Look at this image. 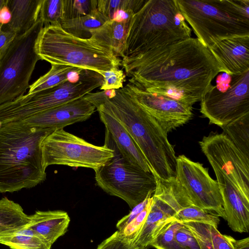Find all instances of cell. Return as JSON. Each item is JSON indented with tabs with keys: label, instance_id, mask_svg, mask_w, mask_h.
Wrapping results in <instances>:
<instances>
[{
	"label": "cell",
	"instance_id": "obj_1",
	"mask_svg": "<svg viewBox=\"0 0 249 249\" xmlns=\"http://www.w3.org/2000/svg\"><path fill=\"white\" fill-rule=\"evenodd\" d=\"M129 82L146 91L177 89L200 101L213 80L226 70L197 38L177 41L136 55L121 65Z\"/></svg>",
	"mask_w": 249,
	"mask_h": 249
},
{
	"label": "cell",
	"instance_id": "obj_2",
	"mask_svg": "<svg viewBox=\"0 0 249 249\" xmlns=\"http://www.w3.org/2000/svg\"><path fill=\"white\" fill-rule=\"evenodd\" d=\"M118 120L135 142L156 178L168 180L176 176L177 157L167 133L136 101L128 87L96 107Z\"/></svg>",
	"mask_w": 249,
	"mask_h": 249
},
{
	"label": "cell",
	"instance_id": "obj_3",
	"mask_svg": "<svg viewBox=\"0 0 249 249\" xmlns=\"http://www.w3.org/2000/svg\"><path fill=\"white\" fill-rule=\"evenodd\" d=\"M55 129L22 121L0 125V193L31 188L46 179L42 144Z\"/></svg>",
	"mask_w": 249,
	"mask_h": 249
},
{
	"label": "cell",
	"instance_id": "obj_4",
	"mask_svg": "<svg viewBox=\"0 0 249 249\" xmlns=\"http://www.w3.org/2000/svg\"><path fill=\"white\" fill-rule=\"evenodd\" d=\"M177 0H148L134 14L122 52V58L191 37Z\"/></svg>",
	"mask_w": 249,
	"mask_h": 249
},
{
	"label": "cell",
	"instance_id": "obj_5",
	"mask_svg": "<svg viewBox=\"0 0 249 249\" xmlns=\"http://www.w3.org/2000/svg\"><path fill=\"white\" fill-rule=\"evenodd\" d=\"M36 52L51 65H67L99 73L118 69L122 60L104 41L91 36L83 38L67 32L60 23L44 26L38 36Z\"/></svg>",
	"mask_w": 249,
	"mask_h": 249
},
{
	"label": "cell",
	"instance_id": "obj_6",
	"mask_svg": "<svg viewBox=\"0 0 249 249\" xmlns=\"http://www.w3.org/2000/svg\"><path fill=\"white\" fill-rule=\"evenodd\" d=\"M185 21L206 47L249 36V0H177Z\"/></svg>",
	"mask_w": 249,
	"mask_h": 249
},
{
	"label": "cell",
	"instance_id": "obj_7",
	"mask_svg": "<svg viewBox=\"0 0 249 249\" xmlns=\"http://www.w3.org/2000/svg\"><path fill=\"white\" fill-rule=\"evenodd\" d=\"M98 72L83 70L76 82L68 80L54 88L24 94L0 105V125L24 120L38 113L81 98L103 84Z\"/></svg>",
	"mask_w": 249,
	"mask_h": 249
},
{
	"label": "cell",
	"instance_id": "obj_8",
	"mask_svg": "<svg viewBox=\"0 0 249 249\" xmlns=\"http://www.w3.org/2000/svg\"><path fill=\"white\" fill-rule=\"evenodd\" d=\"M44 25L39 18L26 32L16 36L0 54V105L22 95L37 61L36 42Z\"/></svg>",
	"mask_w": 249,
	"mask_h": 249
},
{
	"label": "cell",
	"instance_id": "obj_9",
	"mask_svg": "<svg viewBox=\"0 0 249 249\" xmlns=\"http://www.w3.org/2000/svg\"><path fill=\"white\" fill-rule=\"evenodd\" d=\"M114 151V156L104 165L94 170L97 185L109 195L124 200L132 209L153 194L156 178L125 159L106 133L105 142Z\"/></svg>",
	"mask_w": 249,
	"mask_h": 249
},
{
	"label": "cell",
	"instance_id": "obj_10",
	"mask_svg": "<svg viewBox=\"0 0 249 249\" xmlns=\"http://www.w3.org/2000/svg\"><path fill=\"white\" fill-rule=\"evenodd\" d=\"M43 163L93 169L104 165L114 156V151L106 144L97 146L68 132L56 129L42 144Z\"/></svg>",
	"mask_w": 249,
	"mask_h": 249
},
{
	"label": "cell",
	"instance_id": "obj_11",
	"mask_svg": "<svg viewBox=\"0 0 249 249\" xmlns=\"http://www.w3.org/2000/svg\"><path fill=\"white\" fill-rule=\"evenodd\" d=\"M200 101L202 115L221 127L249 114V70L231 75L230 87L224 92L212 85Z\"/></svg>",
	"mask_w": 249,
	"mask_h": 249
},
{
	"label": "cell",
	"instance_id": "obj_12",
	"mask_svg": "<svg viewBox=\"0 0 249 249\" xmlns=\"http://www.w3.org/2000/svg\"><path fill=\"white\" fill-rule=\"evenodd\" d=\"M176 179L191 206L225 219L222 197L216 180L207 168L183 155L177 157Z\"/></svg>",
	"mask_w": 249,
	"mask_h": 249
},
{
	"label": "cell",
	"instance_id": "obj_13",
	"mask_svg": "<svg viewBox=\"0 0 249 249\" xmlns=\"http://www.w3.org/2000/svg\"><path fill=\"white\" fill-rule=\"evenodd\" d=\"M199 144L208 160L217 164L249 198V159L223 133L212 132Z\"/></svg>",
	"mask_w": 249,
	"mask_h": 249
},
{
	"label": "cell",
	"instance_id": "obj_14",
	"mask_svg": "<svg viewBox=\"0 0 249 249\" xmlns=\"http://www.w3.org/2000/svg\"><path fill=\"white\" fill-rule=\"evenodd\" d=\"M126 86L139 104L167 133L184 125L193 117L191 105L148 92L129 82Z\"/></svg>",
	"mask_w": 249,
	"mask_h": 249
},
{
	"label": "cell",
	"instance_id": "obj_15",
	"mask_svg": "<svg viewBox=\"0 0 249 249\" xmlns=\"http://www.w3.org/2000/svg\"><path fill=\"white\" fill-rule=\"evenodd\" d=\"M84 97L20 121L31 126L64 129L68 125L86 121L94 113L96 107Z\"/></svg>",
	"mask_w": 249,
	"mask_h": 249
},
{
	"label": "cell",
	"instance_id": "obj_16",
	"mask_svg": "<svg viewBox=\"0 0 249 249\" xmlns=\"http://www.w3.org/2000/svg\"><path fill=\"white\" fill-rule=\"evenodd\" d=\"M209 49L227 73L238 74L249 70V36L223 39Z\"/></svg>",
	"mask_w": 249,
	"mask_h": 249
},
{
	"label": "cell",
	"instance_id": "obj_17",
	"mask_svg": "<svg viewBox=\"0 0 249 249\" xmlns=\"http://www.w3.org/2000/svg\"><path fill=\"white\" fill-rule=\"evenodd\" d=\"M144 226L132 246L136 249H146L151 242L173 222L175 212L171 206L157 191Z\"/></svg>",
	"mask_w": 249,
	"mask_h": 249
},
{
	"label": "cell",
	"instance_id": "obj_18",
	"mask_svg": "<svg viewBox=\"0 0 249 249\" xmlns=\"http://www.w3.org/2000/svg\"><path fill=\"white\" fill-rule=\"evenodd\" d=\"M223 201L225 220L234 231H249V198L233 183L223 182L218 185Z\"/></svg>",
	"mask_w": 249,
	"mask_h": 249
},
{
	"label": "cell",
	"instance_id": "obj_19",
	"mask_svg": "<svg viewBox=\"0 0 249 249\" xmlns=\"http://www.w3.org/2000/svg\"><path fill=\"white\" fill-rule=\"evenodd\" d=\"M97 111L105 126L106 133L113 141L120 154L132 164L152 173L142 153L121 124L107 113L100 109Z\"/></svg>",
	"mask_w": 249,
	"mask_h": 249
},
{
	"label": "cell",
	"instance_id": "obj_20",
	"mask_svg": "<svg viewBox=\"0 0 249 249\" xmlns=\"http://www.w3.org/2000/svg\"><path fill=\"white\" fill-rule=\"evenodd\" d=\"M30 218L27 226L52 246L66 233L71 220L68 213L61 210L36 211Z\"/></svg>",
	"mask_w": 249,
	"mask_h": 249
},
{
	"label": "cell",
	"instance_id": "obj_21",
	"mask_svg": "<svg viewBox=\"0 0 249 249\" xmlns=\"http://www.w3.org/2000/svg\"><path fill=\"white\" fill-rule=\"evenodd\" d=\"M42 0H7L11 13L10 22L3 28L22 34L30 29L39 18Z\"/></svg>",
	"mask_w": 249,
	"mask_h": 249
},
{
	"label": "cell",
	"instance_id": "obj_22",
	"mask_svg": "<svg viewBox=\"0 0 249 249\" xmlns=\"http://www.w3.org/2000/svg\"><path fill=\"white\" fill-rule=\"evenodd\" d=\"M153 194H149L142 202L135 206L119 220L116 228L119 236L133 245L140 233L151 210Z\"/></svg>",
	"mask_w": 249,
	"mask_h": 249
},
{
	"label": "cell",
	"instance_id": "obj_23",
	"mask_svg": "<svg viewBox=\"0 0 249 249\" xmlns=\"http://www.w3.org/2000/svg\"><path fill=\"white\" fill-rule=\"evenodd\" d=\"M182 223L191 231L200 249H234V238L222 234L212 225L196 222Z\"/></svg>",
	"mask_w": 249,
	"mask_h": 249
},
{
	"label": "cell",
	"instance_id": "obj_24",
	"mask_svg": "<svg viewBox=\"0 0 249 249\" xmlns=\"http://www.w3.org/2000/svg\"><path fill=\"white\" fill-rule=\"evenodd\" d=\"M0 244L11 249H51L52 247L27 225L18 230L0 232Z\"/></svg>",
	"mask_w": 249,
	"mask_h": 249
},
{
	"label": "cell",
	"instance_id": "obj_25",
	"mask_svg": "<svg viewBox=\"0 0 249 249\" xmlns=\"http://www.w3.org/2000/svg\"><path fill=\"white\" fill-rule=\"evenodd\" d=\"M131 19L122 22L108 20L99 28L91 31V35L110 46L116 56L122 57L126 36Z\"/></svg>",
	"mask_w": 249,
	"mask_h": 249
},
{
	"label": "cell",
	"instance_id": "obj_26",
	"mask_svg": "<svg viewBox=\"0 0 249 249\" xmlns=\"http://www.w3.org/2000/svg\"><path fill=\"white\" fill-rule=\"evenodd\" d=\"M30 221V215L18 203L7 197L0 199V232L22 228Z\"/></svg>",
	"mask_w": 249,
	"mask_h": 249
},
{
	"label": "cell",
	"instance_id": "obj_27",
	"mask_svg": "<svg viewBox=\"0 0 249 249\" xmlns=\"http://www.w3.org/2000/svg\"><path fill=\"white\" fill-rule=\"evenodd\" d=\"M108 20L95 9L88 15L64 20L60 24L67 32L80 38H88L91 37V31L99 28Z\"/></svg>",
	"mask_w": 249,
	"mask_h": 249
},
{
	"label": "cell",
	"instance_id": "obj_28",
	"mask_svg": "<svg viewBox=\"0 0 249 249\" xmlns=\"http://www.w3.org/2000/svg\"><path fill=\"white\" fill-rule=\"evenodd\" d=\"M82 69L67 65H51L50 70L30 85L28 94L48 89L69 80L71 73Z\"/></svg>",
	"mask_w": 249,
	"mask_h": 249
},
{
	"label": "cell",
	"instance_id": "obj_29",
	"mask_svg": "<svg viewBox=\"0 0 249 249\" xmlns=\"http://www.w3.org/2000/svg\"><path fill=\"white\" fill-rule=\"evenodd\" d=\"M221 128L223 133L235 146L249 159V114L231 122Z\"/></svg>",
	"mask_w": 249,
	"mask_h": 249
},
{
	"label": "cell",
	"instance_id": "obj_30",
	"mask_svg": "<svg viewBox=\"0 0 249 249\" xmlns=\"http://www.w3.org/2000/svg\"><path fill=\"white\" fill-rule=\"evenodd\" d=\"M174 218L176 221L181 223L196 222L206 223L216 228L220 222L218 216L192 206L178 208Z\"/></svg>",
	"mask_w": 249,
	"mask_h": 249
},
{
	"label": "cell",
	"instance_id": "obj_31",
	"mask_svg": "<svg viewBox=\"0 0 249 249\" xmlns=\"http://www.w3.org/2000/svg\"><path fill=\"white\" fill-rule=\"evenodd\" d=\"M145 0H97V9L109 20L112 19L114 14L118 10L132 11L137 12L144 5Z\"/></svg>",
	"mask_w": 249,
	"mask_h": 249
},
{
	"label": "cell",
	"instance_id": "obj_32",
	"mask_svg": "<svg viewBox=\"0 0 249 249\" xmlns=\"http://www.w3.org/2000/svg\"><path fill=\"white\" fill-rule=\"evenodd\" d=\"M95 9L97 0H62V21L88 15Z\"/></svg>",
	"mask_w": 249,
	"mask_h": 249
},
{
	"label": "cell",
	"instance_id": "obj_33",
	"mask_svg": "<svg viewBox=\"0 0 249 249\" xmlns=\"http://www.w3.org/2000/svg\"><path fill=\"white\" fill-rule=\"evenodd\" d=\"M181 225V222H173L151 242L149 247L156 249H185L175 238V232Z\"/></svg>",
	"mask_w": 249,
	"mask_h": 249
},
{
	"label": "cell",
	"instance_id": "obj_34",
	"mask_svg": "<svg viewBox=\"0 0 249 249\" xmlns=\"http://www.w3.org/2000/svg\"><path fill=\"white\" fill-rule=\"evenodd\" d=\"M39 18L44 26L62 20V0H42Z\"/></svg>",
	"mask_w": 249,
	"mask_h": 249
},
{
	"label": "cell",
	"instance_id": "obj_35",
	"mask_svg": "<svg viewBox=\"0 0 249 249\" xmlns=\"http://www.w3.org/2000/svg\"><path fill=\"white\" fill-rule=\"evenodd\" d=\"M104 79L100 89L103 90L118 89L123 87V83L125 81L126 75L122 70L113 69L107 71H100Z\"/></svg>",
	"mask_w": 249,
	"mask_h": 249
},
{
	"label": "cell",
	"instance_id": "obj_36",
	"mask_svg": "<svg viewBox=\"0 0 249 249\" xmlns=\"http://www.w3.org/2000/svg\"><path fill=\"white\" fill-rule=\"evenodd\" d=\"M177 241L185 249H200L191 231L182 223L175 232Z\"/></svg>",
	"mask_w": 249,
	"mask_h": 249
},
{
	"label": "cell",
	"instance_id": "obj_37",
	"mask_svg": "<svg viewBox=\"0 0 249 249\" xmlns=\"http://www.w3.org/2000/svg\"><path fill=\"white\" fill-rule=\"evenodd\" d=\"M97 249H136L131 244L123 240L117 231L104 240Z\"/></svg>",
	"mask_w": 249,
	"mask_h": 249
},
{
	"label": "cell",
	"instance_id": "obj_38",
	"mask_svg": "<svg viewBox=\"0 0 249 249\" xmlns=\"http://www.w3.org/2000/svg\"><path fill=\"white\" fill-rule=\"evenodd\" d=\"M115 93V89L106 90L94 93L90 92L84 97L96 107L106 99L114 96Z\"/></svg>",
	"mask_w": 249,
	"mask_h": 249
},
{
	"label": "cell",
	"instance_id": "obj_39",
	"mask_svg": "<svg viewBox=\"0 0 249 249\" xmlns=\"http://www.w3.org/2000/svg\"><path fill=\"white\" fill-rule=\"evenodd\" d=\"M0 24V54L5 50L16 36V34L3 28Z\"/></svg>",
	"mask_w": 249,
	"mask_h": 249
},
{
	"label": "cell",
	"instance_id": "obj_40",
	"mask_svg": "<svg viewBox=\"0 0 249 249\" xmlns=\"http://www.w3.org/2000/svg\"><path fill=\"white\" fill-rule=\"evenodd\" d=\"M231 75L226 72H221L217 75L216 88L220 92L226 91L230 87Z\"/></svg>",
	"mask_w": 249,
	"mask_h": 249
},
{
	"label": "cell",
	"instance_id": "obj_41",
	"mask_svg": "<svg viewBox=\"0 0 249 249\" xmlns=\"http://www.w3.org/2000/svg\"><path fill=\"white\" fill-rule=\"evenodd\" d=\"M6 1L0 9V24L2 26L8 24L11 19V13L6 4Z\"/></svg>",
	"mask_w": 249,
	"mask_h": 249
},
{
	"label": "cell",
	"instance_id": "obj_42",
	"mask_svg": "<svg viewBox=\"0 0 249 249\" xmlns=\"http://www.w3.org/2000/svg\"><path fill=\"white\" fill-rule=\"evenodd\" d=\"M232 244L234 249H249V237L237 240L234 238Z\"/></svg>",
	"mask_w": 249,
	"mask_h": 249
},
{
	"label": "cell",
	"instance_id": "obj_43",
	"mask_svg": "<svg viewBox=\"0 0 249 249\" xmlns=\"http://www.w3.org/2000/svg\"><path fill=\"white\" fill-rule=\"evenodd\" d=\"M6 0H0V9L2 6L5 3Z\"/></svg>",
	"mask_w": 249,
	"mask_h": 249
},
{
	"label": "cell",
	"instance_id": "obj_44",
	"mask_svg": "<svg viewBox=\"0 0 249 249\" xmlns=\"http://www.w3.org/2000/svg\"></svg>",
	"mask_w": 249,
	"mask_h": 249
}]
</instances>
